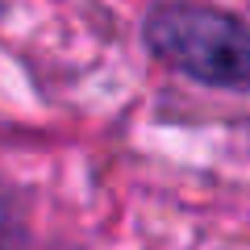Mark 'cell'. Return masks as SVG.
<instances>
[{
    "label": "cell",
    "instance_id": "cell-1",
    "mask_svg": "<svg viewBox=\"0 0 250 250\" xmlns=\"http://www.w3.org/2000/svg\"><path fill=\"white\" fill-rule=\"evenodd\" d=\"M142 42L179 75L225 92H250V25L217 4L159 0L142 21Z\"/></svg>",
    "mask_w": 250,
    "mask_h": 250
},
{
    "label": "cell",
    "instance_id": "cell-2",
    "mask_svg": "<svg viewBox=\"0 0 250 250\" xmlns=\"http://www.w3.org/2000/svg\"><path fill=\"white\" fill-rule=\"evenodd\" d=\"M0 246H4V208H0Z\"/></svg>",
    "mask_w": 250,
    "mask_h": 250
},
{
    "label": "cell",
    "instance_id": "cell-3",
    "mask_svg": "<svg viewBox=\"0 0 250 250\" xmlns=\"http://www.w3.org/2000/svg\"><path fill=\"white\" fill-rule=\"evenodd\" d=\"M0 13H4V4H0Z\"/></svg>",
    "mask_w": 250,
    "mask_h": 250
}]
</instances>
